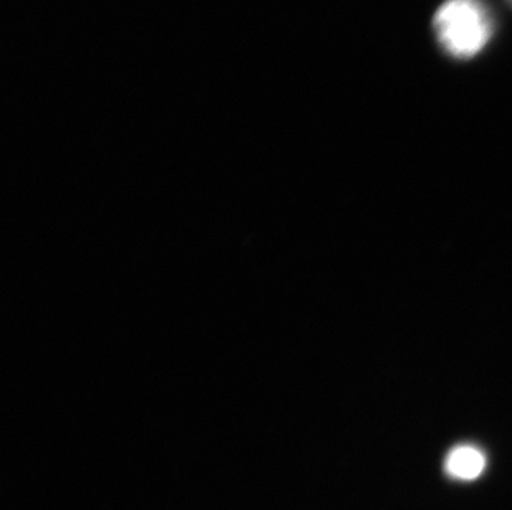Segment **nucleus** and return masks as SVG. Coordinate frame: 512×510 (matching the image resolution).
<instances>
[{
    "label": "nucleus",
    "instance_id": "nucleus-1",
    "mask_svg": "<svg viewBox=\"0 0 512 510\" xmlns=\"http://www.w3.org/2000/svg\"><path fill=\"white\" fill-rule=\"evenodd\" d=\"M433 24L441 47L461 60L476 57L493 35V17L483 0H446Z\"/></svg>",
    "mask_w": 512,
    "mask_h": 510
},
{
    "label": "nucleus",
    "instance_id": "nucleus-2",
    "mask_svg": "<svg viewBox=\"0 0 512 510\" xmlns=\"http://www.w3.org/2000/svg\"><path fill=\"white\" fill-rule=\"evenodd\" d=\"M486 467L484 454L474 446H458L446 458L448 476L458 481H474L483 474Z\"/></svg>",
    "mask_w": 512,
    "mask_h": 510
}]
</instances>
